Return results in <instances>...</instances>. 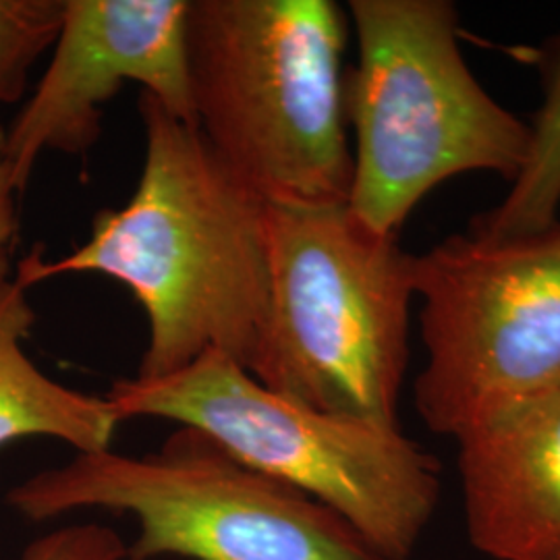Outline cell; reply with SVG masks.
I'll return each mask as SVG.
<instances>
[{"label":"cell","mask_w":560,"mask_h":560,"mask_svg":"<svg viewBox=\"0 0 560 560\" xmlns=\"http://www.w3.org/2000/svg\"><path fill=\"white\" fill-rule=\"evenodd\" d=\"M18 560H127V544L106 525L80 523L32 541Z\"/></svg>","instance_id":"13"},{"label":"cell","mask_w":560,"mask_h":560,"mask_svg":"<svg viewBox=\"0 0 560 560\" xmlns=\"http://www.w3.org/2000/svg\"><path fill=\"white\" fill-rule=\"evenodd\" d=\"M62 0H0V106L25 96L32 69L60 32Z\"/></svg>","instance_id":"12"},{"label":"cell","mask_w":560,"mask_h":560,"mask_svg":"<svg viewBox=\"0 0 560 560\" xmlns=\"http://www.w3.org/2000/svg\"><path fill=\"white\" fill-rule=\"evenodd\" d=\"M349 23L332 0H189L196 125L243 183L277 203H347Z\"/></svg>","instance_id":"2"},{"label":"cell","mask_w":560,"mask_h":560,"mask_svg":"<svg viewBox=\"0 0 560 560\" xmlns=\"http://www.w3.org/2000/svg\"><path fill=\"white\" fill-rule=\"evenodd\" d=\"M18 196L11 166L4 154V127L0 125V287L11 282L13 272V254L20 237V214H18Z\"/></svg>","instance_id":"14"},{"label":"cell","mask_w":560,"mask_h":560,"mask_svg":"<svg viewBox=\"0 0 560 560\" xmlns=\"http://www.w3.org/2000/svg\"><path fill=\"white\" fill-rule=\"evenodd\" d=\"M7 502L30 521L90 509L127 513L138 523L127 560H393L320 502L194 428L140 457L75 453L13 486Z\"/></svg>","instance_id":"6"},{"label":"cell","mask_w":560,"mask_h":560,"mask_svg":"<svg viewBox=\"0 0 560 560\" xmlns=\"http://www.w3.org/2000/svg\"><path fill=\"white\" fill-rule=\"evenodd\" d=\"M189 0H62L50 62L18 117L4 154L25 194L46 152L85 156L102 133V106L125 81L140 83L183 122L196 125L185 20Z\"/></svg>","instance_id":"8"},{"label":"cell","mask_w":560,"mask_h":560,"mask_svg":"<svg viewBox=\"0 0 560 560\" xmlns=\"http://www.w3.org/2000/svg\"><path fill=\"white\" fill-rule=\"evenodd\" d=\"M36 312L13 280L0 287V446L23 439H55L75 453L110 448L120 418L106 397L65 386L25 353Z\"/></svg>","instance_id":"10"},{"label":"cell","mask_w":560,"mask_h":560,"mask_svg":"<svg viewBox=\"0 0 560 560\" xmlns=\"http://www.w3.org/2000/svg\"><path fill=\"white\" fill-rule=\"evenodd\" d=\"M541 80L544 98L527 125L529 140L520 173L497 208L480 214L469 226L476 237H527L560 221V34L544 52Z\"/></svg>","instance_id":"11"},{"label":"cell","mask_w":560,"mask_h":560,"mask_svg":"<svg viewBox=\"0 0 560 560\" xmlns=\"http://www.w3.org/2000/svg\"><path fill=\"white\" fill-rule=\"evenodd\" d=\"M120 421L194 428L235 459L337 513L384 557L407 560L439 501V465L399 428L324 413L266 388L221 351L164 378H122Z\"/></svg>","instance_id":"5"},{"label":"cell","mask_w":560,"mask_h":560,"mask_svg":"<svg viewBox=\"0 0 560 560\" xmlns=\"http://www.w3.org/2000/svg\"><path fill=\"white\" fill-rule=\"evenodd\" d=\"M358 65L345 83L353 127L349 208L381 235L428 194L467 173L513 180L529 127L494 101L459 46L451 0H351Z\"/></svg>","instance_id":"4"},{"label":"cell","mask_w":560,"mask_h":560,"mask_svg":"<svg viewBox=\"0 0 560 560\" xmlns=\"http://www.w3.org/2000/svg\"><path fill=\"white\" fill-rule=\"evenodd\" d=\"M270 318L254 378L324 413L399 428L416 256L349 203L266 206Z\"/></svg>","instance_id":"3"},{"label":"cell","mask_w":560,"mask_h":560,"mask_svg":"<svg viewBox=\"0 0 560 560\" xmlns=\"http://www.w3.org/2000/svg\"><path fill=\"white\" fill-rule=\"evenodd\" d=\"M457 442L474 544L497 560H560V386Z\"/></svg>","instance_id":"9"},{"label":"cell","mask_w":560,"mask_h":560,"mask_svg":"<svg viewBox=\"0 0 560 560\" xmlns=\"http://www.w3.org/2000/svg\"><path fill=\"white\" fill-rule=\"evenodd\" d=\"M145 154L138 187L104 208L59 260L40 247L15 268L27 291L67 275L119 280L148 318L136 378H164L221 351L254 374L270 318L268 201L219 159L200 129L141 92Z\"/></svg>","instance_id":"1"},{"label":"cell","mask_w":560,"mask_h":560,"mask_svg":"<svg viewBox=\"0 0 560 560\" xmlns=\"http://www.w3.org/2000/svg\"><path fill=\"white\" fill-rule=\"evenodd\" d=\"M425 365L416 407L459 439L560 386V221L527 237L471 233L416 256Z\"/></svg>","instance_id":"7"}]
</instances>
